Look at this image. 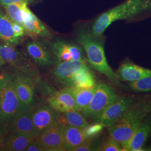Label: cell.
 Here are the masks:
<instances>
[{
    "instance_id": "1",
    "label": "cell",
    "mask_w": 151,
    "mask_h": 151,
    "mask_svg": "<svg viewBox=\"0 0 151 151\" xmlns=\"http://www.w3.org/2000/svg\"><path fill=\"white\" fill-rule=\"evenodd\" d=\"M76 39L86 54L87 60L99 73L105 76L114 86L120 89L126 87L118 78L108 63L104 50V40L103 37H97L91 32L90 27L85 22H76L74 27Z\"/></svg>"
},
{
    "instance_id": "2",
    "label": "cell",
    "mask_w": 151,
    "mask_h": 151,
    "mask_svg": "<svg viewBox=\"0 0 151 151\" xmlns=\"http://www.w3.org/2000/svg\"><path fill=\"white\" fill-rule=\"evenodd\" d=\"M151 113V95L138 97L124 115L108 127L110 137L123 148L129 142L136 130Z\"/></svg>"
},
{
    "instance_id": "3",
    "label": "cell",
    "mask_w": 151,
    "mask_h": 151,
    "mask_svg": "<svg viewBox=\"0 0 151 151\" xmlns=\"http://www.w3.org/2000/svg\"><path fill=\"white\" fill-rule=\"evenodd\" d=\"M150 11L151 0H126L98 16L90 27L92 33L97 37H103L104 32L114 22L130 20Z\"/></svg>"
},
{
    "instance_id": "4",
    "label": "cell",
    "mask_w": 151,
    "mask_h": 151,
    "mask_svg": "<svg viewBox=\"0 0 151 151\" xmlns=\"http://www.w3.org/2000/svg\"><path fill=\"white\" fill-rule=\"evenodd\" d=\"M24 108L16 93L13 75L4 73L0 76V120L10 121Z\"/></svg>"
},
{
    "instance_id": "5",
    "label": "cell",
    "mask_w": 151,
    "mask_h": 151,
    "mask_svg": "<svg viewBox=\"0 0 151 151\" xmlns=\"http://www.w3.org/2000/svg\"><path fill=\"white\" fill-rule=\"evenodd\" d=\"M120 96L113 87L104 83L97 84L90 103L80 113L86 118L94 120Z\"/></svg>"
},
{
    "instance_id": "6",
    "label": "cell",
    "mask_w": 151,
    "mask_h": 151,
    "mask_svg": "<svg viewBox=\"0 0 151 151\" xmlns=\"http://www.w3.org/2000/svg\"><path fill=\"white\" fill-rule=\"evenodd\" d=\"M138 97L135 95L121 96L108 106L96 119L94 122L108 127L118 121L135 103Z\"/></svg>"
},
{
    "instance_id": "7",
    "label": "cell",
    "mask_w": 151,
    "mask_h": 151,
    "mask_svg": "<svg viewBox=\"0 0 151 151\" xmlns=\"http://www.w3.org/2000/svg\"><path fill=\"white\" fill-rule=\"evenodd\" d=\"M23 19V27L26 30L27 37L32 39L40 38L47 40L53 38V32L32 12L28 5L25 6Z\"/></svg>"
},
{
    "instance_id": "8",
    "label": "cell",
    "mask_w": 151,
    "mask_h": 151,
    "mask_svg": "<svg viewBox=\"0 0 151 151\" xmlns=\"http://www.w3.org/2000/svg\"><path fill=\"white\" fill-rule=\"evenodd\" d=\"M65 124L58 121L40 133L36 139L44 151H65L63 143V128Z\"/></svg>"
},
{
    "instance_id": "9",
    "label": "cell",
    "mask_w": 151,
    "mask_h": 151,
    "mask_svg": "<svg viewBox=\"0 0 151 151\" xmlns=\"http://www.w3.org/2000/svg\"><path fill=\"white\" fill-rule=\"evenodd\" d=\"M9 125V132L25 134L35 138L38 135L32 122L30 107L22 108L11 119Z\"/></svg>"
},
{
    "instance_id": "10",
    "label": "cell",
    "mask_w": 151,
    "mask_h": 151,
    "mask_svg": "<svg viewBox=\"0 0 151 151\" xmlns=\"http://www.w3.org/2000/svg\"><path fill=\"white\" fill-rule=\"evenodd\" d=\"M18 97L24 107H30L34 97V82L29 74L22 71L13 75Z\"/></svg>"
},
{
    "instance_id": "11",
    "label": "cell",
    "mask_w": 151,
    "mask_h": 151,
    "mask_svg": "<svg viewBox=\"0 0 151 151\" xmlns=\"http://www.w3.org/2000/svg\"><path fill=\"white\" fill-rule=\"evenodd\" d=\"M58 113L49 105L32 109V122L38 135L58 121L60 115Z\"/></svg>"
},
{
    "instance_id": "12",
    "label": "cell",
    "mask_w": 151,
    "mask_h": 151,
    "mask_svg": "<svg viewBox=\"0 0 151 151\" xmlns=\"http://www.w3.org/2000/svg\"><path fill=\"white\" fill-rule=\"evenodd\" d=\"M52 108L60 113L70 110H77L75 100L67 87L60 91L56 92L47 99Z\"/></svg>"
},
{
    "instance_id": "13",
    "label": "cell",
    "mask_w": 151,
    "mask_h": 151,
    "mask_svg": "<svg viewBox=\"0 0 151 151\" xmlns=\"http://www.w3.org/2000/svg\"><path fill=\"white\" fill-rule=\"evenodd\" d=\"M151 135V113L138 127L129 142L123 148V151H144L143 147Z\"/></svg>"
},
{
    "instance_id": "14",
    "label": "cell",
    "mask_w": 151,
    "mask_h": 151,
    "mask_svg": "<svg viewBox=\"0 0 151 151\" xmlns=\"http://www.w3.org/2000/svg\"><path fill=\"white\" fill-rule=\"evenodd\" d=\"M16 45L11 44L2 42L0 44V56L4 61V63L7 64L12 67L19 68L20 70L25 72L26 70H29L25 67L26 58L24 54L21 53L17 49Z\"/></svg>"
},
{
    "instance_id": "15",
    "label": "cell",
    "mask_w": 151,
    "mask_h": 151,
    "mask_svg": "<svg viewBox=\"0 0 151 151\" xmlns=\"http://www.w3.org/2000/svg\"><path fill=\"white\" fill-rule=\"evenodd\" d=\"M116 74L121 82H130L151 77V70L128 62L119 66Z\"/></svg>"
},
{
    "instance_id": "16",
    "label": "cell",
    "mask_w": 151,
    "mask_h": 151,
    "mask_svg": "<svg viewBox=\"0 0 151 151\" xmlns=\"http://www.w3.org/2000/svg\"><path fill=\"white\" fill-rule=\"evenodd\" d=\"M86 65V60H71L59 62L54 68L53 74L58 81L68 86L73 75L81 67Z\"/></svg>"
},
{
    "instance_id": "17",
    "label": "cell",
    "mask_w": 151,
    "mask_h": 151,
    "mask_svg": "<svg viewBox=\"0 0 151 151\" xmlns=\"http://www.w3.org/2000/svg\"><path fill=\"white\" fill-rule=\"evenodd\" d=\"M27 41L25 48L28 55L39 65L47 66L51 63V55L48 49L38 40V38L32 39Z\"/></svg>"
},
{
    "instance_id": "18",
    "label": "cell",
    "mask_w": 151,
    "mask_h": 151,
    "mask_svg": "<svg viewBox=\"0 0 151 151\" xmlns=\"http://www.w3.org/2000/svg\"><path fill=\"white\" fill-rule=\"evenodd\" d=\"M88 139L84 128L65 124L63 128V143L65 151H72Z\"/></svg>"
},
{
    "instance_id": "19",
    "label": "cell",
    "mask_w": 151,
    "mask_h": 151,
    "mask_svg": "<svg viewBox=\"0 0 151 151\" xmlns=\"http://www.w3.org/2000/svg\"><path fill=\"white\" fill-rule=\"evenodd\" d=\"M13 21L0 5V39L2 42L17 46L21 42L15 37L12 29Z\"/></svg>"
},
{
    "instance_id": "20",
    "label": "cell",
    "mask_w": 151,
    "mask_h": 151,
    "mask_svg": "<svg viewBox=\"0 0 151 151\" xmlns=\"http://www.w3.org/2000/svg\"><path fill=\"white\" fill-rule=\"evenodd\" d=\"M36 138L20 133L9 132L1 151H25L29 143Z\"/></svg>"
},
{
    "instance_id": "21",
    "label": "cell",
    "mask_w": 151,
    "mask_h": 151,
    "mask_svg": "<svg viewBox=\"0 0 151 151\" xmlns=\"http://www.w3.org/2000/svg\"><path fill=\"white\" fill-rule=\"evenodd\" d=\"M96 85L95 77L86 65L81 67L73 75L68 86L89 88Z\"/></svg>"
},
{
    "instance_id": "22",
    "label": "cell",
    "mask_w": 151,
    "mask_h": 151,
    "mask_svg": "<svg viewBox=\"0 0 151 151\" xmlns=\"http://www.w3.org/2000/svg\"><path fill=\"white\" fill-rule=\"evenodd\" d=\"M96 86V85L95 86L89 88L67 86L75 99L77 111L80 112L88 106L93 97Z\"/></svg>"
},
{
    "instance_id": "23",
    "label": "cell",
    "mask_w": 151,
    "mask_h": 151,
    "mask_svg": "<svg viewBox=\"0 0 151 151\" xmlns=\"http://www.w3.org/2000/svg\"><path fill=\"white\" fill-rule=\"evenodd\" d=\"M58 120L63 124H69L76 127L85 128L89 125L86 118L77 110H70L60 115Z\"/></svg>"
},
{
    "instance_id": "24",
    "label": "cell",
    "mask_w": 151,
    "mask_h": 151,
    "mask_svg": "<svg viewBox=\"0 0 151 151\" xmlns=\"http://www.w3.org/2000/svg\"><path fill=\"white\" fill-rule=\"evenodd\" d=\"M70 42L58 40L52 44V50L59 62L69 61L72 60L70 51Z\"/></svg>"
},
{
    "instance_id": "25",
    "label": "cell",
    "mask_w": 151,
    "mask_h": 151,
    "mask_svg": "<svg viewBox=\"0 0 151 151\" xmlns=\"http://www.w3.org/2000/svg\"><path fill=\"white\" fill-rule=\"evenodd\" d=\"M27 5L28 4L26 2H16L2 6L13 22L20 24L23 26L24 11L25 6Z\"/></svg>"
},
{
    "instance_id": "26",
    "label": "cell",
    "mask_w": 151,
    "mask_h": 151,
    "mask_svg": "<svg viewBox=\"0 0 151 151\" xmlns=\"http://www.w3.org/2000/svg\"><path fill=\"white\" fill-rule=\"evenodd\" d=\"M128 86L131 90L135 92L151 91V77L130 82Z\"/></svg>"
},
{
    "instance_id": "27",
    "label": "cell",
    "mask_w": 151,
    "mask_h": 151,
    "mask_svg": "<svg viewBox=\"0 0 151 151\" xmlns=\"http://www.w3.org/2000/svg\"><path fill=\"white\" fill-rule=\"evenodd\" d=\"M96 150L100 151H122L123 149L118 142L109 137Z\"/></svg>"
},
{
    "instance_id": "28",
    "label": "cell",
    "mask_w": 151,
    "mask_h": 151,
    "mask_svg": "<svg viewBox=\"0 0 151 151\" xmlns=\"http://www.w3.org/2000/svg\"><path fill=\"white\" fill-rule=\"evenodd\" d=\"M104 127H105L103 124L95 122L94 124L92 125L89 124L87 126L84 128V130L88 139H93L99 134Z\"/></svg>"
},
{
    "instance_id": "29",
    "label": "cell",
    "mask_w": 151,
    "mask_h": 151,
    "mask_svg": "<svg viewBox=\"0 0 151 151\" xmlns=\"http://www.w3.org/2000/svg\"><path fill=\"white\" fill-rule=\"evenodd\" d=\"M9 133V124L0 120V151L4 145L7 136Z\"/></svg>"
},
{
    "instance_id": "30",
    "label": "cell",
    "mask_w": 151,
    "mask_h": 151,
    "mask_svg": "<svg viewBox=\"0 0 151 151\" xmlns=\"http://www.w3.org/2000/svg\"><path fill=\"white\" fill-rule=\"evenodd\" d=\"M12 29L14 35L17 39L22 41V39L27 37V32L24 27L20 24L13 22Z\"/></svg>"
},
{
    "instance_id": "31",
    "label": "cell",
    "mask_w": 151,
    "mask_h": 151,
    "mask_svg": "<svg viewBox=\"0 0 151 151\" xmlns=\"http://www.w3.org/2000/svg\"><path fill=\"white\" fill-rule=\"evenodd\" d=\"M93 139L87 140L81 145L77 146L72 151H90L93 150L92 148Z\"/></svg>"
},
{
    "instance_id": "32",
    "label": "cell",
    "mask_w": 151,
    "mask_h": 151,
    "mask_svg": "<svg viewBox=\"0 0 151 151\" xmlns=\"http://www.w3.org/2000/svg\"><path fill=\"white\" fill-rule=\"evenodd\" d=\"M25 151H44V150L35 138L29 143Z\"/></svg>"
},
{
    "instance_id": "33",
    "label": "cell",
    "mask_w": 151,
    "mask_h": 151,
    "mask_svg": "<svg viewBox=\"0 0 151 151\" xmlns=\"http://www.w3.org/2000/svg\"><path fill=\"white\" fill-rule=\"evenodd\" d=\"M16 2H26L29 5H34L32 0H0V5L2 6Z\"/></svg>"
},
{
    "instance_id": "34",
    "label": "cell",
    "mask_w": 151,
    "mask_h": 151,
    "mask_svg": "<svg viewBox=\"0 0 151 151\" xmlns=\"http://www.w3.org/2000/svg\"><path fill=\"white\" fill-rule=\"evenodd\" d=\"M32 1L33 2V4H34V5H35L36 4H38L39 3L41 2L43 0H32Z\"/></svg>"
},
{
    "instance_id": "35",
    "label": "cell",
    "mask_w": 151,
    "mask_h": 151,
    "mask_svg": "<svg viewBox=\"0 0 151 151\" xmlns=\"http://www.w3.org/2000/svg\"><path fill=\"white\" fill-rule=\"evenodd\" d=\"M4 64V61L2 60V58H1V56H0V70H1L2 65H3Z\"/></svg>"
},
{
    "instance_id": "36",
    "label": "cell",
    "mask_w": 151,
    "mask_h": 151,
    "mask_svg": "<svg viewBox=\"0 0 151 151\" xmlns=\"http://www.w3.org/2000/svg\"><path fill=\"white\" fill-rule=\"evenodd\" d=\"M145 151H151V147H150L148 148L147 149H146V150H145Z\"/></svg>"
}]
</instances>
